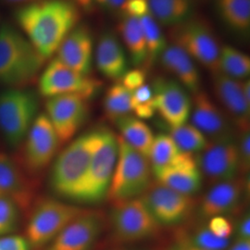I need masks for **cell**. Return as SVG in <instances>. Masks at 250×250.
<instances>
[{"mask_svg":"<svg viewBox=\"0 0 250 250\" xmlns=\"http://www.w3.org/2000/svg\"><path fill=\"white\" fill-rule=\"evenodd\" d=\"M15 20L21 33L46 61L79 24L81 10L73 0H40L16 9Z\"/></svg>","mask_w":250,"mask_h":250,"instance_id":"6da1fadb","label":"cell"},{"mask_svg":"<svg viewBox=\"0 0 250 250\" xmlns=\"http://www.w3.org/2000/svg\"><path fill=\"white\" fill-rule=\"evenodd\" d=\"M45 60L24 35L10 24L0 27V85L23 88L36 80Z\"/></svg>","mask_w":250,"mask_h":250,"instance_id":"7a4b0ae2","label":"cell"},{"mask_svg":"<svg viewBox=\"0 0 250 250\" xmlns=\"http://www.w3.org/2000/svg\"><path fill=\"white\" fill-rule=\"evenodd\" d=\"M99 140L98 126L72 140L54 159L49 185L58 197L75 201Z\"/></svg>","mask_w":250,"mask_h":250,"instance_id":"3957f363","label":"cell"},{"mask_svg":"<svg viewBox=\"0 0 250 250\" xmlns=\"http://www.w3.org/2000/svg\"><path fill=\"white\" fill-rule=\"evenodd\" d=\"M118 158L107 198L120 202L141 197L151 185L153 175L148 158L135 150L120 135Z\"/></svg>","mask_w":250,"mask_h":250,"instance_id":"277c9868","label":"cell"},{"mask_svg":"<svg viewBox=\"0 0 250 250\" xmlns=\"http://www.w3.org/2000/svg\"><path fill=\"white\" fill-rule=\"evenodd\" d=\"M118 158V138L107 126H99V140L87 174L75 201L96 205L107 197Z\"/></svg>","mask_w":250,"mask_h":250,"instance_id":"5b68a950","label":"cell"},{"mask_svg":"<svg viewBox=\"0 0 250 250\" xmlns=\"http://www.w3.org/2000/svg\"><path fill=\"white\" fill-rule=\"evenodd\" d=\"M38 107L37 95L32 90L7 88L0 92V131L10 146L23 143Z\"/></svg>","mask_w":250,"mask_h":250,"instance_id":"8992f818","label":"cell"},{"mask_svg":"<svg viewBox=\"0 0 250 250\" xmlns=\"http://www.w3.org/2000/svg\"><path fill=\"white\" fill-rule=\"evenodd\" d=\"M87 209L55 198H45L33 208L26 228L31 247L48 245L74 219Z\"/></svg>","mask_w":250,"mask_h":250,"instance_id":"52a82bcc","label":"cell"},{"mask_svg":"<svg viewBox=\"0 0 250 250\" xmlns=\"http://www.w3.org/2000/svg\"><path fill=\"white\" fill-rule=\"evenodd\" d=\"M172 44L183 48L197 62L214 74L219 72L221 47L209 24L200 18L190 17L171 28Z\"/></svg>","mask_w":250,"mask_h":250,"instance_id":"ba28073f","label":"cell"},{"mask_svg":"<svg viewBox=\"0 0 250 250\" xmlns=\"http://www.w3.org/2000/svg\"><path fill=\"white\" fill-rule=\"evenodd\" d=\"M108 220L115 239L121 243L143 241L161 230L140 197L113 202Z\"/></svg>","mask_w":250,"mask_h":250,"instance_id":"9c48e42d","label":"cell"},{"mask_svg":"<svg viewBox=\"0 0 250 250\" xmlns=\"http://www.w3.org/2000/svg\"><path fill=\"white\" fill-rule=\"evenodd\" d=\"M102 86L100 81L75 72L57 58L50 61L38 80L39 94L46 98L62 95H79L89 100Z\"/></svg>","mask_w":250,"mask_h":250,"instance_id":"30bf717a","label":"cell"},{"mask_svg":"<svg viewBox=\"0 0 250 250\" xmlns=\"http://www.w3.org/2000/svg\"><path fill=\"white\" fill-rule=\"evenodd\" d=\"M139 197L161 226L183 223L192 214L197 205L194 197L181 194L157 182L151 184Z\"/></svg>","mask_w":250,"mask_h":250,"instance_id":"8fae6325","label":"cell"},{"mask_svg":"<svg viewBox=\"0 0 250 250\" xmlns=\"http://www.w3.org/2000/svg\"><path fill=\"white\" fill-rule=\"evenodd\" d=\"M45 110L60 143H66L72 140L87 120L88 99L79 95L56 96L47 99Z\"/></svg>","mask_w":250,"mask_h":250,"instance_id":"7c38bea8","label":"cell"},{"mask_svg":"<svg viewBox=\"0 0 250 250\" xmlns=\"http://www.w3.org/2000/svg\"><path fill=\"white\" fill-rule=\"evenodd\" d=\"M23 143L25 167L33 173L41 172L53 162L61 144L45 113L37 115Z\"/></svg>","mask_w":250,"mask_h":250,"instance_id":"4fadbf2b","label":"cell"},{"mask_svg":"<svg viewBox=\"0 0 250 250\" xmlns=\"http://www.w3.org/2000/svg\"><path fill=\"white\" fill-rule=\"evenodd\" d=\"M156 112L171 128L186 125L190 118L192 99L177 81L158 78L151 86Z\"/></svg>","mask_w":250,"mask_h":250,"instance_id":"5bb4252c","label":"cell"},{"mask_svg":"<svg viewBox=\"0 0 250 250\" xmlns=\"http://www.w3.org/2000/svg\"><path fill=\"white\" fill-rule=\"evenodd\" d=\"M197 165L211 184L239 176V160L235 139L208 141L197 157Z\"/></svg>","mask_w":250,"mask_h":250,"instance_id":"9a60e30c","label":"cell"},{"mask_svg":"<svg viewBox=\"0 0 250 250\" xmlns=\"http://www.w3.org/2000/svg\"><path fill=\"white\" fill-rule=\"evenodd\" d=\"M250 180L247 176H238L216 184L202 198L198 211L204 219L216 216H226L238 211L246 201L247 191L250 189Z\"/></svg>","mask_w":250,"mask_h":250,"instance_id":"2e32d148","label":"cell"},{"mask_svg":"<svg viewBox=\"0 0 250 250\" xmlns=\"http://www.w3.org/2000/svg\"><path fill=\"white\" fill-rule=\"evenodd\" d=\"M103 227L102 214L87 209L68 224L45 250H90L99 239Z\"/></svg>","mask_w":250,"mask_h":250,"instance_id":"e0dca14e","label":"cell"},{"mask_svg":"<svg viewBox=\"0 0 250 250\" xmlns=\"http://www.w3.org/2000/svg\"><path fill=\"white\" fill-rule=\"evenodd\" d=\"M191 121L209 141L234 139V129L231 120L218 107L206 92L199 91L193 95Z\"/></svg>","mask_w":250,"mask_h":250,"instance_id":"ac0fdd59","label":"cell"},{"mask_svg":"<svg viewBox=\"0 0 250 250\" xmlns=\"http://www.w3.org/2000/svg\"><path fill=\"white\" fill-rule=\"evenodd\" d=\"M157 183L181 194L192 197L202 188L203 174L192 153L181 152L174 163L153 174Z\"/></svg>","mask_w":250,"mask_h":250,"instance_id":"d6986e66","label":"cell"},{"mask_svg":"<svg viewBox=\"0 0 250 250\" xmlns=\"http://www.w3.org/2000/svg\"><path fill=\"white\" fill-rule=\"evenodd\" d=\"M215 97L222 104L239 131L250 130V104L245 99L241 81L236 80L222 72L212 74Z\"/></svg>","mask_w":250,"mask_h":250,"instance_id":"ffe728a7","label":"cell"},{"mask_svg":"<svg viewBox=\"0 0 250 250\" xmlns=\"http://www.w3.org/2000/svg\"><path fill=\"white\" fill-rule=\"evenodd\" d=\"M0 196L14 202L21 211L29 209L35 191L21 166L6 153L0 152Z\"/></svg>","mask_w":250,"mask_h":250,"instance_id":"44dd1931","label":"cell"},{"mask_svg":"<svg viewBox=\"0 0 250 250\" xmlns=\"http://www.w3.org/2000/svg\"><path fill=\"white\" fill-rule=\"evenodd\" d=\"M56 54L57 59L69 68L90 75L94 60V41L89 28L78 24L65 37Z\"/></svg>","mask_w":250,"mask_h":250,"instance_id":"7402d4cb","label":"cell"},{"mask_svg":"<svg viewBox=\"0 0 250 250\" xmlns=\"http://www.w3.org/2000/svg\"><path fill=\"white\" fill-rule=\"evenodd\" d=\"M95 62L103 76L117 83L129 70L125 47L116 35L111 32H105L99 37L95 50Z\"/></svg>","mask_w":250,"mask_h":250,"instance_id":"603a6c76","label":"cell"},{"mask_svg":"<svg viewBox=\"0 0 250 250\" xmlns=\"http://www.w3.org/2000/svg\"><path fill=\"white\" fill-rule=\"evenodd\" d=\"M160 61L188 92L195 95L201 91V76L197 64L183 48L171 43L161 54Z\"/></svg>","mask_w":250,"mask_h":250,"instance_id":"cb8c5ba5","label":"cell"},{"mask_svg":"<svg viewBox=\"0 0 250 250\" xmlns=\"http://www.w3.org/2000/svg\"><path fill=\"white\" fill-rule=\"evenodd\" d=\"M118 30L132 63L136 67L146 65L147 52L143 28L139 18L123 14L118 24Z\"/></svg>","mask_w":250,"mask_h":250,"instance_id":"d4e9b609","label":"cell"},{"mask_svg":"<svg viewBox=\"0 0 250 250\" xmlns=\"http://www.w3.org/2000/svg\"><path fill=\"white\" fill-rule=\"evenodd\" d=\"M152 17L161 26L173 27L192 17L195 0H147Z\"/></svg>","mask_w":250,"mask_h":250,"instance_id":"484cf974","label":"cell"},{"mask_svg":"<svg viewBox=\"0 0 250 250\" xmlns=\"http://www.w3.org/2000/svg\"><path fill=\"white\" fill-rule=\"evenodd\" d=\"M114 124L121 133L120 136L135 150L148 158L155 137L151 128L143 120L132 115L122 117Z\"/></svg>","mask_w":250,"mask_h":250,"instance_id":"4316f807","label":"cell"},{"mask_svg":"<svg viewBox=\"0 0 250 250\" xmlns=\"http://www.w3.org/2000/svg\"><path fill=\"white\" fill-rule=\"evenodd\" d=\"M218 13L224 23L239 34L250 29V0H216Z\"/></svg>","mask_w":250,"mask_h":250,"instance_id":"83f0119b","label":"cell"},{"mask_svg":"<svg viewBox=\"0 0 250 250\" xmlns=\"http://www.w3.org/2000/svg\"><path fill=\"white\" fill-rule=\"evenodd\" d=\"M139 20L143 28L147 52L145 67L150 68L154 63L160 60L161 54L163 53L168 44L161 24L152 17L149 12L140 17Z\"/></svg>","mask_w":250,"mask_h":250,"instance_id":"f1b7e54d","label":"cell"},{"mask_svg":"<svg viewBox=\"0 0 250 250\" xmlns=\"http://www.w3.org/2000/svg\"><path fill=\"white\" fill-rule=\"evenodd\" d=\"M219 71L233 79L246 80L250 73V56L231 45L222 46Z\"/></svg>","mask_w":250,"mask_h":250,"instance_id":"f546056e","label":"cell"},{"mask_svg":"<svg viewBox=\"0 0 250 250\" xmlns=\"http://www.w3.org/2000/svg\"><path fill=\"white\" fill-rule=\"evenodd\" d=\"M103 105L107 119L115 123L118 119L130 115L133 111L132 91L121 83H116L107 90Z\"/></svg>","mask_w":250,"mask_h":250,"instance_id":"4dcf8cb0","label":"cell"},{"mask_svg":"<svg viewBox=\"0 0 250 250\" xmlns=\"http://www.w3.org/2000/svg\"><path fill=\"white\" fill-rule=\"evenodd\" d=\"M181 152L169 134H160L155 136L148 155L153 174L170 167Z\"/></svg>","mask_w":250,"mask_h":250,"instance_id":"1f68e13d","label":"cell"},{"mask_svg":"<svg viewBox=\"0 0 250 250\" xmlns=\"http://www.w3.org/2000/svg\"><path fill=\"white\" fill-rule=\"evenodd\" d=\"M170 137L179 149L187 153H200L208 146V139L194 125H181L170 129Z\"/></svg>","mask_w":250,"mask_h":250,"instance_id":"d6a6232c","label":"cell"},{"mask_svg":"<svg viewBox=\"0 0 250 250\" xmlns=\"http://www.w3.org/2000/svg\"><path fill=\"white\" fill-rule=\"evenodd\" d=\"M20 211L14 202L0 196V237L11 234L17 228Z\"/></svg>","mask_w":250,"mask_h":250,"instance_id":"836d02e7","label":"cell"},{"mask_svg":"<svg viewBox=\"0 0 250 250\" xmlns=\"http://www.w3.org/2000/svg\"><path fill=\"white\" fill-rule=\"evenodd\" d=\"M236 146L239 160V176H247L250 170V130L239 131Z\"/></svg>","mask_w":250,"mask_h":250,"instance_id":"e575fe53","label":"cell"},{"mask_svg":"<svg viewBox=\"0 0 250 250\" xmlns=\"http://www.w3.org/2000/svg\"><path fill=\"white\" fill-rule=\"evenodd\" d=\"M194 247L208 250H224L229 245V239L219 238L208 229H202L194 237Z\"/></svg>","mask_w":250,"mask_h":250,"instance_id":"d590c367","label":"cell"},{"mask_svg":"<svg viewBox=\"0 0 250 250\" xmlns=\"http://www.w3.org/2000/svg\"><path fill=\"white\" fill-rule=\"evenodd\" d=\"M208 230L219 238L229 239L233 232V226L228 217L216 216L209 219Z\"/></svg>","mask_w":250,"mask_h":250,"instance_id":"8d00e7d4","label":"cell"},{"mask_svg":"<svg viewBox=\"0 0 250 250\" xmlns=\"http://www.w3.org/2000/svg\"><path fill=\"white\" fill-rule=\"evenodd\" d=\"M146 72L143 68L128 70L121 80V83L130 91H134L146 83Z\"/></svg>","mask_w":250,"mask_h":250,"instance_id":"74e56055","label":"cell"},{"mask_svg":"<svg viewBox=\"0 0 250 250\" xmlns=\"http://www.w3.org/2000/svg\"><path fill=\"white\" fill-rule=\"evenodd\" d=\"M31 245L26 237L9 234L0 237V250H30Z\"/></svg>","mask_w":250,"mask_h":250,"instance_id":"f35d334b","label":"cell"},{"mask_svg":"<svg viewBox=\"0 0 250 250\" xmlns=\"http://www.w3.org/2000/svg\"><path fill=\"white\" fill-rule=\"evenodd\" d=\"M149 12L147 0H127L123 14L140 18Z\"/></svg>","mask_w":250,"mask_h":250,"instance_id":"ab89813d","label":"cell"},{"mask_svg":"<svg viewBox=\"0 0 250 250\" xmlns=\"http://www.w3.org/2000/svg\"><path fill=\"white\" fill-rule=\"evenodd\" d=\"M153 99V90L152 87L145 83L142 86L138 87L137 89L132 92V101H133V107L136 105H141L145 103H148Z\"/></svg>","mask_w":250,"mask_h":250,"instance_id":"60d3db41","label":"cell"},{"mask_svg":"<svg viewBox=\"0 0 250 250\" xmlns=\"http://www.w3.org/2000/svg\"><path fill=\"white\" fill-rule=\"evenodd\" d=\"M94 4H98L102 9L112 12H121L123 14L127 0H93Z\"/></svg>","mask_w":250,"mask_h":250,"instance_id":"b9f144b4","label":"cell"},{"mask_svg":"<svg viewBox=\"0 0 250 250\" xmlns=\"http://www.w3.org/2000/svg\"><path fill=\"white\" fill-rule=\"evenodd\" d=\"M237 239H250V215L246 212L242 216L236 226Z\"/></svg>","mask_w":250,"mask_h":250,"instance_id":"7bdbcfd3","label":"cell"},{"mask_svg":"<svg viewBox=\"0 0 250 250\" xmlns=\"http://www.w3.org/2000/svg\"><path fill=\"white\" fill-rule=\"evenodd\" d=\"M230 250H250V239H237Z\"/></svg>","mask_w":250,"mask_h":250,"instance_id":"ee69618b","label":"cell"},{"mask_svg":"<svg viewBox=\"0 0 250 250\" xmlns=\"http://www.w3.org/2000/svg\"><path fill=\"white\" fill-rule=\"evenodd\" d=\"M73 2L80 8L85 11H91L94 8L93 0H73Z\"/></svg>","mask_w":250,"mask_h":250,"instance_id":"f6af8a7d","label":"cell"},{"mask_svg":"<svg viewBox=\"0 0 250 250\" xmlns=\"http://www.w3.org/2000/svg\"><path fill=\"white\" fill-rule=\"evenodd\" d=\"M4 1L8 4H12V5H25V4L33 3L40 0H4Z\"/></svg>","mask_w":250,"mask_h":250,"instance_id":"bcb514c9","label":"cell"},{"mask_svg":"<svg viewBox=\"0 0 250 250\" xmlns=\"http://www.w3.org/2000/svg\"><path fill=\"white\" fill-rule=\"evenodd\" d=\"M186 249H187V247L184 244H180V245H177V246H174L170 250H185Z\"/></svg>","mask_w":250,"mask_h":250,"instance_id":"7dc6e473","label":"cell"},{"mask_svg":"<svg viewBox=\"0 0 250 250\" xmlns=\"http://www.w3.org/2000/svg\"><path fill=\"white\" fill-rule=\"evenodd\" d=\"M185 250H204V249H200V248H197V247H192V248H188L187 247V249Z\"/></svg>","mask_w":250,"mask_h":250,"instance_id":"c3c4849f","label":"cell"},{"mask_svg":"<svg viewBox=\"0 0 250 250\" xmlns=\"http://www.w3.org/2000/svg\"><path fill=\"white\" fill-rule=\"evenodd\" d=\"M146 250V249H136V250Z\"/></svg>","mask_w":250,"mask_h":250,"instance_id":"681fc988","label":"cell"}]
</instances>
